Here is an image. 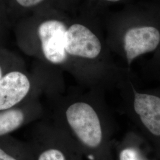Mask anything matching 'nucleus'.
Returning <instances> with one entry per match:
<instances>
[{"instance_id": "f257e3e1", "label": "nucleus", "mask_w": 160, "mask_h": 160, "mask_svg": "<svg viewBox=\"0 0 160 160\" xmlns=\"http://www.w3.org/2000/svg\"><path fill=\"white\" fill-rule=\"evenodd\" d=\"M97 96L72 95L58 102L57 125L87 160H114L116 126Z\"/></svg>"}, {"instance_id": "f03ea898", "label": "nucleus", "mask_w": 160, "mask_h": 160, "mask_svg": "<svg viewBox=\"0 0 160 160\" xmlns=\"http://www.w3.org/2000/svg\"><path fill=\"white\" fill-rule=\"evenodd\" d=\"M63 46L69 74L80 82L90 83L94 80V63L101 60L104 53L100 36L85 22L68 20Z\"/></svg>"}, {"instance_id": "7ed1b4c3", "label": "nucleus", "mask_w": 160, "mask_h": 160, "mask_svg": "<svg viewBox=\"0 0 160 160\" xmlns=\"http://www.w3.org/2000/svg\"><path fill=\"white\" fill-rule=\"evenodd\" d=\"M59 74V71L40 63L33 72H29L26 66L8 72L0 79V111L52 91Z\"/></svg>"}, {"instance_id": "20e7f679", "label": "nucleus", "mask_w": 160, "mask_h": 160, "mask_svg": "<svg viewBox=\"0 0 160 160\" xmlns=\"http://www.w3.org/2000/svg\"><path fill=\"white\" fill-rule=\"evenodd\" d=\"M129 117L136 129L160 160V94L141 92L132 86Z\"/></svg>"}, {"instance_id": "39448f33", "label": "nucleus", "mask_w": 160, "mask_h": 160, "mask_svg": "<svg viewBox=\"0 0 160 160\" xmlns=\"http://www.w3.org/2000/svg\"><path fill=\"white\" fill-rule=\"evenodd\" d=\"M30 146L33 160H84L75 144L57 125L43 126Z\"/></svg>"}, {"instance_id": "423d86ee", "label": "nucleus", "mask_w": 160, "mask_h": 160, "mask_svg": "<svg viewBox=\"0 0 160 160\" xmlns=\"http://www.w3.org/2000/svg\"><path fill=\"white\" fill-rule=\"evenodd\" d=\"M160 44V32L150 26L133 27L127 30L123 38V48L128 64L137 58L155 51Z\"/></svg>"}, {"instance_id": "0eeeda50", "label": "nucleus", "mask_w": 160, "mask_h": 160, "mask_svg": "<svg viewBox=\"0 0 160 160\" xmlns=\"http://www.w3.org/2000/svg\"><path fill=\"white\" fill-rule=\"evenodd\" d=\"M42 113L39 96L32 97L14 108L0 111V137L10 135L40 118Z\"/></svg>"}, {"instance_id": "6e6552de", "label": "nucleus", "mask_w": 160, "mask_h": 160, "mask_svg": "<svg viewBox=\"0 0 160 160\" xmlns=\"http://www.w3.org/2000/svg\"><path fill=\"white\" fill-rule=\"evenodd\" d=\"M114 160H158L143 137L133 128L113 145Z\"/></svg>"}, {"instance_id": "1a4fd4ad", "label": "nucleus", "mask_w": 160, "mask_h": 160, "mask_svg": "<svg viewBox=\"0 0 160 160\" xmlns=\"http://www.w3.org/2000/svg\"><path fill=\"white\" fill-rule=\"evenodd\" d=\"M0 160H33L31 146L10 135L0 137Z\"/></svg>"}, {"instance_id": "9d476101", "label": "nucleus", "mask_w": 160, "mask_h": 160, "mask_svg": "<svg viewBox=\"0 0 160 160\" xmlns=\"http://www.w3.org/2000/svg\"><path fill=\"white\" fill-rule=\"evenodd\" d=\"M25 66L23 58L14 52L5 48H0V79L12 70Z\"/></svg>"}, {"instance_id": "9b49d317", "label": "nucleus", "mask_w": 160, "mask_h": 160, "mask_svg": "<svg viewBox=\"0 0 160 160\" xmlns=\"http://www.w3.org/2000/svg\"><path fill=\"white\" fill-rule=\"evenodd\" d=\"M11 28L12 26L10 25L8 20L0 14V48H4L3 44L6 41Z\"/></svg>"}, {"instance_id": "f8f14e48", "label": "nucleus", "mask_w": 160, "mask_h": 160, "mask_svg": "<svg viewBox=\"0 0 160 160\" xmlns=\"http://www.w3.org/2000/svg\"><path fill=\"white\" fill-rule=\"evenodd\" d=\"M18 6L24 8H32L40 5L46 0H14Z\"/></svg>"}, {"instance_id": "ddd939ff", "label": "nucleus", "mask_w": 160, "mask_h": 160, "mask_svg": "<svg viewBox=\"0 0 160 160\" xmlns=\"http://www.w3.org/2000/svg\"><path fill=\"white\" fill-rule=\"evenodd\" d=\"M105 2H111V3H114V2H120L122 0H103Z\"/></svg>"}]
</instances>
